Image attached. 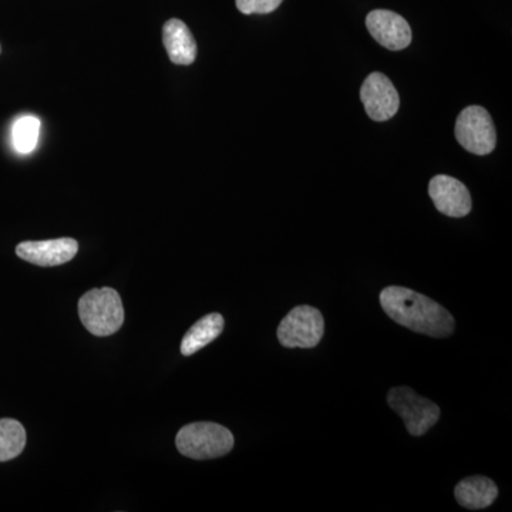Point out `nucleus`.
<instances>
[{
    "label": "nucleus",
    "mask_w": 512,
    "mask_h": 512,
    "mask_svg": "<svg viewBox=\"0 0 512 512\" xmlns=\"http://www.w3.org/2000/svg\"><path fill=\"white\" fill-rule=\"evenodd\" d=\"M380 305L394 322L430 338H448L456 329L453 316L440 303L403 286L384 288Z\"/></svg>",
    "instance_id": "nucleus-1"
},
{
    "label": "nucleus",
    "mask_w": 512,
    "mask_h": 512,
    "mask_svg": "<svg viewBox=\"0 0 512 512\" xmlns=\"http://www.w3.org/2000/svg\"><path fill=\"white\" fill-rule=\"evenodd\" d=\"M178 451L194 460H211L227 456L235 440L227 427L217 423H192L178 431L175 439Z\"/></svg>",
    "instance_id": "nucleus-2"
},
{
    "label": "nucleus",
    "mask_w": 512,
    "mask_h": 512,
    "mask_svg": "<svg viewBox=\"0 0 512 512\" xmlns=\"http://www.w3.org/2000/svg\"><path fill=\"white\" fill-rule=\"evenodd\" d=\"M79 316L84 328L92 335L111 336L123 326V302L114 289H93L80 299Z\"/></svg>",
    "instance_id": "nucleus-3"
},
{
    "label": "nucleus",
    "mask_w": 512,
    "mask_h": 512,
    "mask_svg": "<svg viewBox=\"0 0 512 512\" xmlns=\"http://www.w3.org/2000/svg\"><path fill=\"white\" fill-rule=\"evenodd\" d=\"M387 404L402 417L404 426L414 437L423 436L440 420V407L410 387H393L387 394Z\"/></svg>",
    "instance_id": "nucleus-4"
},
{
    "label": "nucleus",
    "mask_w": 512,
    "mask_h": 512,
    "mask_svg": "<svg viewBox=\"0 0 512 512\" xmlns=\"http://www.w3.org/2000/svg\"><path fill=\"white\" fill-rule=\"evenodd\" d=\"M325 333V320L319 309L302 305L293 308L278 326V340L284 348L312 349Z\"/></svg>",
    "instance_id": "nucleus-5"
},
{
    "label": "nucleus",
    "mask_w": 512,
    "mask_h": 512,
    "mask_svg": "<svg viewBox=\"0 0 512 512\" xmlns=\"http://www.w3.org/2000/svg\"><path fill=\"white\" fill-rule=\"evenodd\" d=\"M456 138L461 147L476 156H487L497 146V131L490 113L480 106L461 111L456 121Z\"/></svg>",
    "instance_id": "nucleus-6"
},
{
    "label": "nucleus",
    "mask_w": 512,
    "mask_h": 512,
    "mask_svg": "<svg viewBox=\"0 0 512 512\" xmlns=\"http://www.w3.org/2000/svg\"><path fill=\"white\" fill-rule=\"evenodd\" d=\"M360 100L365 104L367 116L375 121H387L396 116L400 97L389 77L382 73H372L366 77Z\"/></svg>",
    "instance_id": "nucleus-7"
},
{
    "label": "nucleus",
    "mask_w": 512,
    "mask_h": 512,
    "mask_svg": "<svg viewBox=\"0 0 512 512\" xmlns=\"http://www.w3.org/2000/svg\"><path fill=\"white\" fill-rule=\"evenodd\" d=\"M366 28L379 45L399 52L412 43V29L407 20L392 10L377 9L366 18Z\"/></svg>",
    "instance_id": "nucleus-8"
},
{
    "label": "nucleus",
    "mask_w": 512,
    "mask_h": 512,
    "mask_svg": "<svg viewBox=\"0 0 512 512\" xmlns=\"http://www.w3.org/2000/svg\"><path fill=\"white\" fill-rule=\"evenodd\" d=\"M429 194L437 210L447 217H466L473 207L466 185L450 175H436L430 181Z\"/></svg>",
    "instance_id": "nucleus-9"
},
{
    "label": "nucleus",
    "mask_w": 512,
    "mask_h": 512,
    "mask_svg": "<svg viewBox=\"0 0 512 512\" xmlns=\"http://www.w3.org/2000/svg\"><path fill=\"white\" fill-rule=\"evenodd\" d=\"M79 251L73 238L26 241L16 247V254L23 261L37 266H59L72 261Z\"/></svg>",
    "instance_id": "nucleus-10"
},
{
    "label": "nucleus",
    "mask_w": 512,
    "mask_h": 512,
    "mask_svg": "<svg viewBox=\"0 0 512 512\" xmlns=\"http://www.w3.org/2000/svg\"><path fill=\"white\" fill-rule=\"evenodd\" d=\"M163 40L168 57L174 64L190 66L197 59V42L183 20H168L164 25Z\"/></svg>",
    "instance_id": "nucleus-11"
},
{
    "label": "nucleus",
    "mask_w": 512,
    "mask_h": 512,
    "mask_svg": "<svg viewBox=\"0 0 512 512\" xmlns=\"http://www.w3.org/2000/svg\"><path fill=\"white\" fill-rule=\"evenodd\" d=\"M454 494L461 507L467 510H484L497 500L498 488L490 478L474 476L460 481Z\"/></svg>",
    "instance_id": "nucleus-12"
},
{
    "label": "nucleus",
    "mask_w": 512,
    "mask_h": 512,
    "mask_svg": "<svg viewBox=\"0 0 512 512\" xmlns=\"http://www.w3.org/2000/svg\"><path fill=\"white\" fill-rule=\"evenodd\" d=\"M224 326L225 320L220 313H210V315L204 316L185 333L183 342H181V353L184 356H191L210 345L221 335Z\"/></svg>",
    "instance_id": "nucleus-13"
},
{
    "label": "nucleus",
    "mask_w": 512,
    "mask_h": 512,
    "mask_svg": "<svg viewBox=\"0 0 512 512\" xmlns=\"http://www.w3.org/2000/svg\"><path fill=\"white\" fill-rule=\"evenodd\" d=\"M26 446V430L18 420H0V463L19 456Z\"/></svg>",
    "instance_id": "nucleus-14"
},
{
    "label": "nucleus",
    "mask_w": 512,
    "mask_h": 512,
    "mask_svg": "<svg viewBox=\"0 0 512 512\" xmlns=\"http://www.w3.org/2000/svg\"><path fill=\"white\" fill-rule=\"evenodd\" d=\"M40 120L35 116H22L13 123L12 143L20 154H29L35 150L39 141Z\"/></svg>",
    "instance_id": "nucleus-15"
},
{
    "label": "nucleus",
    "mask_w": 512,
    "mask_h": 512,
    "mask_svg": "<svg viewBox=\"0 0 512 512\" xmlns=\"http://www.w3.org/2000/svg\"><path fill=\"white\" fill-rule=\"evenodd\" d=\"M284 0H237V8L244 15H268L275 12Z\"/></svg>",
    "instance_id": "nucleus-16"
},
{
    "label": "nucleus",
    "mask_w": 512,
    "mask_h": 512,
    "mask_svg": "<svg viewBox=\"0 0 512 512\" xmlns=\"http://www.w3.org/2000/svg\"><path fill=\"white\" fill-rule=\"evenodd\" d=\"M0 52H2V47H0Z\"/></svg>",
    "instance_id": "nucleus-17"
}]
</instances>
